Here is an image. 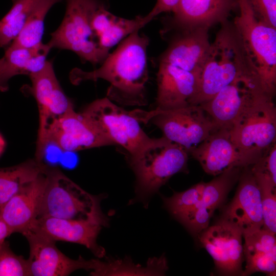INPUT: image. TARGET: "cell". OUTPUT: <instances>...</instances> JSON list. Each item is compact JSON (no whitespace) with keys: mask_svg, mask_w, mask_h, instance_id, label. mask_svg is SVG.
<instances>
[{"mask_svg":"<svg viewBox=\"0 0 276 276\" xmlns=\"http://www.w3.org/2000/svg\"><path fill=\"white\" fill-rule=\"evenodd\" d=\"M51 49L48 43L42 42L31 47L10 44L7 48L0 76L3 92L8 90V81L12 77L19 75L29 77L40 71Z\"/></svg>","mask_w":276,"mask_h":276,"instance_id":"23","label":"cell"},{"mask_svg":"<svg viewBox=\"0 0 276 276\" xmlns=\"http://www.w3.org/2000/svg\"><path fill=\"white\" fill-rule=\"evenodd\" d=\"M3 61H4L3 58L2 57V58H0V76H1V73L2 71V68L3 66ZM0 91H2V86L1 84V81H0Z\"/></svg>","mask_w":276,"mask_h":276,"instance_id":"37","label":"cell"},{"mask_svg":"<svg viewBox=\"0 0 276 276\" xmlns=\"http://www.w3.org/2000/svg\"><path fill=\"white\" fill-rule=\"evenodd\" d=\"M47 181L44 168L35 180L23 187L1 208L0 219L11 234H22L33 226L38 218Z\"/></svg>","mask_w":276,"mask_h":276,"instance_id":"21","label":"cell"},{"mask_svg":"<svg viewBox=\"0 0 276 276\" xmlns=\"http://www.w3.org/2000/svg\"><path fill=\"white\" fill-rule=\"evenodd\" d=\"M168 269L164 254L149 259L147 266L135 264L129 258L116 259L107 258L105 261L94 259L91 275H164Z\"/></svg>","mask_w":276,"mask_h":276,"instance_id":"25","label":"cell"},{"mask_svg":"<svg viewBox=\"0 0 276 276\" xmlns=\"http://www.w3.org/2000/svg\"><path fill=\"white\" fill-rule=\"evenodd\" d=\"M188 152L162 136L152 140L133 155L129 163L136 178L135 197L129 204L141 202L147 208L150 198L174 175L189 173Z\"/></svg>","mask_w":276,"mask_h":276,"instance_id":"3","label":"cell"},{"mask_svg":"<svg viewBox=\"0 0 276 276\" xmlns=\"http://www.w3.org/2000/svg\"><path fill=\"white\" fill-rule=\"evenodd\" d=\"M242 168L228 169L206 182L198 203L176 219L194 237L209 226L214 212L223 203L238 182Z\"/></svg>","mask_w":276,"mask_h":276,"instance_id":"20","label":"cell"},{"mask_svg":"<svg viewBox=\"0 0 276 276\" xmlns=\"http://www.w3.org/2000/svg\"><path fill=\"white\" fill-rule=\"evenodd\" d=\"M45 138L47 145L52 143L69 152L113 145L81 113L76 112L74 107L51 123Z\"/></svg>","mask_w":276,"mask_h":276,"instance_id":"16","label":"cell"},{"mask_svg":"<svg viewBox=\"0 0 276 276\" xmlns=\"http://www.w3.org/2000/svg\"><path fill=\"white\" fill-rule=\"evenodd\" d=\"M221 25L214 41L211 43L200 74L197 91L190 105L205 103L236 79L255 73L233 22L227 20Z\"/></svg>","mask_w":276,"mask_h":276,"instance_id":"2","label":"cell"},{"mask_svg":"<svg viewBox=\"0 0 276 276\" xmlns=\"http://www.w3.org/2000/svg\"><path fill=\"white\" fill-rule=\"evenodd\" d=\"M153 19L149 13L145 16H136L131 19L112 14L106 28L98 36L100 47L109 53V50L113 46L126 36L139 30Z\"/></svg>","mask_w":276,"mask_h":276,"instance_id":"29","label":"cell"},{"mask_svg":"<svg viewBox=\"0 0 276 276\" xmlns=\"http://www.w3.org/2000/svg\"><path fill=\"white\" fill-rule=\"evenodd\" d=\"M139 113V121L151 120L163 136L182 147L189 154L217 129L200 105H190L166 111H141Z\"/></svg>","mask_w":276,"mask_h":276,"instance_id":"7","label":"cell"},{"mask_svg":"<svg viewBox=\"0 0 276 276\" xmlns=\"http://www.w3.org/2000/svg\"><path fill=\"white\" fill-rule=\"evenodd\" d=\"M45 173L47 181L38 218H85L102 195L94 196L86 192L57 167L46 165Z\"/></svg>","mask_w":276,"mask_h":276,"instance_id":"9","label":"cell"},{"mask_svg":"<svg viewBox=\"0 0 276 276\" xmlns=\"http://www.w3.org/2000/svg\"><path fill=\"white\" fill-rule=\"evenodd\" d=\"M11 234L6 224L0 219V248L6 238Z\"/></svg>","mask_w":276,"mask_h":276,"instance_id":"35","label":"cell"},{"mask_svg":"<svg viewBox=\"0 0 276 276\" xmlns=\"http://www.w3.org/2000/svg\"><path fill=\"white\" fill-rule=\"evenodd\" d=\"M66 7L59 27L51 34L48 44L52 48L76 53L83 62L101 64L108 55L103 50L91 28L95 12L106 0H65Z\"/></svg>","mask_w":276,"mask_h":276,"instance_id":"5","label":"cell"},{"mask_svg":"<svg viewBox=\"0 0 276 276\" xmlns=\"http://www.w3.org/2000/svg\"><path fill=\"white\" fill-rule=\"evenodd\" d=\"M136 31L124 39L94 71L73 69L69 78L74 85L87 80H105L110 83L107 96L126 105L146 103V84L148 80L147 48L149 38Z\"/></svg>","mask_w":276,"mask_h":276,"instance_id":"1","label":"cell"},{"mask_svg":"<svg viewBox=\"0 0 276 276\" xmlns=\"http://www.w3.org/2000/svg\"><path fill=\"white\" fill-rule=\"evenodd\" d=\"M208 174L216 176L233 167H244L256 163L242 153L233 142L229 130L216 129L190 153Z\"/></svg>","mask_w":276,"mask_h":276,"instance_id":"18","label":"cell"},{"mask_svg":"<svg viewBox=\"0 0 276 276\" xmlns=\"http://www.w3.org/2000/svg\"><path fill=\"white\" fill-rule=\"evenodd\" d=\"M239 14L233 22L248 60L263 88L276 90V28L260 21L246 0H238Z\"/></svg>","mask_w":276,"mask_h":276,"instance_id":"4","label":"cell"},{"mask_svg":"<svg viewBox=\"0 0 276 276\" xmlns=\"http://www.w3.org/2000/svg\"><path fill=\"white\" fill-rule=\"evenodd\" d=\"M22 235L30 247L27 259L30 276H66L77 270L93 268L94 259L67 257L57 247L55 241L37 231L30 229Z\"/></svg>","mask_w":276,"mask_h":276,"instance_id":"13","label":"cell"},{"mask_svg":"<svg viewBox=\"0 0 276 276\" xmlns=\"http://www.w3.org/2000/svg\"><path fill=\"white\" fill-rule=\"evenodd\" d=\"M6 147V142L0 133V156L3 153Z\"/></svg>","mask_w":276,"mask_h":276,"instance_id":"36","label":"cell"},{"mask_svg":"<svg viewBox=\"0 0 276 276\" xmlns=\"http://www.w3.org/2000/svg\"><path fill=\"white\" fill-rule=\"evenodd\" d=\"M209 29L195 27L160 31L161 35L169 39V43L158 62L200 74L211 44Z\"/></svg>","mask_w":276,"mask_h":276,"instance_id":"15","label":"cell"},{"mask_svg":"<svg viewBox=\"0 0 276 276\" xmlns=\"http://www.w3.org/2000/svg\"><path fill=\"white\" fill-rule=\"evenodd\" d=\"M260 21L276 28V0H246Z\"/></svg>","mask_w":276,"mask_h":276,"instance_id":"33","label":"cell"},{"mask_svg":"<svg viewBox=\"0 0 276 276\" xmlns=\"http://www.w3.org/2000/svg\"><path fill=\"white\" fill-rule=\"evenodd\" d=\"M212 257L217 271L223 275H242L244 261L243 235L240 229L221 219L196 236Z\"/></svg>","mask_w":276,"mask_h":276,"instance_id":"12","label":"cell"},{"mask_svg":"<svg viewBox=\"0 0 276 276\" xmlns=\"http://www.w3.org/2000/svg\"><path fill=\"white\" fill-rule=\"evenodd\" d=\"M238 9V0H179L173 15L166 19L162 31L206 27L228 20Z\"/></svg>","mask_w":276,"mask_h":276,"instance_id":"19","label":"cell"},{"mask_svg":"<svg viewBox=\"0 0 276 276\" xmlns=\"http://www.w3.org/2000/svg\"><path fill=\"white\" fill-rule=\"evenodd\" d=\"M251 171L259 186L262 200L263 227L276 232V177L260 163L250 165Z\"/></svg>","mask_w":276,"mask_h":276,"instance_id":"27","label":"cell"},{"mask_svg":"<svg viewBox=\"0 0 276 276\" xmlns=\"http://www.w3.org/2000/svg\"><path fill=\"white\" fill-rule=\"evenodd\" d=\"M179 0H157L152 10L149 13L154 18L163 12H173Z\"/></svg>","mask_w":276,"mask_h":276,"instance_id":"34","label":"cell"},{"mask_svg":"<svg viewBox=\"0 0 276 276\" xmlns=\"http://www.w3.org/2000/svg\"><path fill=\"white\" fill-rule=\"evenodd\" d=\"M102 195L94 203L85 218L61 219L38 218L30 229L37 231L55 241H62L82 245L98 258L105 255V249L97 243V238L103 226L109 225V218L103 213L100 202Z\"/></svg>","mask_w":276,"mask_h":276,"instance_id":"11","label":"cell"},{"mask_svg":"<svg viewBox=\"0 0 276 276\" xmlns=\"http://www.w3.org/2000/svg\"><path fill=\"white\" fill-rule=\"evenodd\" d=\"M243 237L246 264L242 275H249L257 272L275 275V234L262 227Z\"/></svg>","mask_w":276,"mask_h":276,"instance_id":"24","label":"cell"},{"mask_svg":"<svg viewBox=\"0 0 276 276\" xmlns=\"http://www.w3.org/2000/svg\"><path fill=\"white\" fill-rule=\"evenodd\" d=\"M157 91L154 111H166L190 105L196 94L200 74L168 63L158 62Z\"/></svg>","mask_w":276,"mask_h":276,"instance_id":"22","label":"cell"},{"mask_svg":"<svg viewBox=\"0 0 276 276\" xmlns=\"http://www.w3.org/2000/svg\"><path fill=\"white\" fill-rule=\"evenodd\" d=\"M29 77L31 86L28 89L36 101L38 110V129L35 158L42 161L47 146L45 137L49 126L73 107L74 105L62 89L52 61L47 60L40 71Z\"/></svg>","mask_w":276,"mask_h":276,"instance_id":"10","label":"cell"},{"mask_svg":"<svg viewBox=\"0 0 276 276\" xmlns=\"http://www.w3.org/2000/svg\"><path fill=\"white\" fill-rule=\"evenodd\" d=\"M81 113L113 145L124 148L130 156L152 139L143 131L132 112L113 103L108 97L91 102Z\"/></svg>","mask_w":276,"mask_h":276,"instance_id":"8","label":"cell"},{"mask_svg":"<svg viewBox=\"0 0 276 276\" xmlns=\"http://www.w3.org/2000/svg\"><path fill=\"white\" fill-rule=\"evenodd\" d=\"M206 182H200L168 197L162 196L164 205L176 220L193 208L202 197Z\"/></svg>","mask_w":276,"mask_h":276,"instance_id":"31","label":"cell"},{"mask_svg":"<svg viewBox=\"0 0 276 276\" xmlns=\"http://www.w3.org/2000/svg\"><path fill=\"white\" fill-rule=\"evenodd\" d=\"M232 201L223 209L220 218L237 227L243 237L263 227V217L260 189L250 166L243 167Z\"/></svg>","mask_w":276,"mask_h":276,"instance_id":"17","label":"cell"},{"mask_svg":"<svg viewBox=\"0 0 276 276\" xmlns=\"http://www.w3.org/2000/svg\"><path fill=\"white\" fill-rule=\"evenodd\" d=\"M273 96L263 90L245 106L229 129L238 149L256 162L275 142Z\"/></svg>","mask_w":276,"mask_h":276,"instance_id":"6","label":"cell"},{"mask_svg":"<svg viewBox=\"0 0 276 276\" xmlns=\"http://www.w3.org/2000/svg\"><path fill=\"white\" fill-rule=\"evenodd\" d=\"M62 1L37 0L23 28L11 44L31 47L41 42L45 16L53 6Z\"/></svg>","mask_w":276,"mask_h":276,"instance_id":"28","label":"cell"},{"mask_svg":"<svg viewBox=\"0 0 276 276\" xmlns=\"http://www.w3.org/2000/svg\"><path fill=\"white\" fill-rule=\"evenodd\" d=\"M12 6L0 20V48L18 35L37 0H12Z\"/></svg>","mask_w":276,"mask_h":276,"instance_id":"30","label":"cell"},{"mask_svg":"<svg viewBox=\"0 0 276 276\" xmlns=\"http://www.w3.org/2000/svg\"><path fill=\"white\" fill-rule=\"evenodd\" d=\"M263 90H265L257 75L250 73L236 79L199 105L217 129H229L245 106Z\"/></svg>","mask_w":276,"mask_h":276,"instance_id":"14","label":"cell"},{"mask_svg":"<svg viewBox=\"0 0 276 276\" xmlns=\"http://www.w3.org/2000/svg\"><path fill=\"white\" fill-rule=\"evenodd\" d=\"M0 276H30L27 260L14 253L6 241L0 248Z\"/></svg>","mask_w":276,"mask_h":276,"instance_id":"32","label":"cell"},{"mask_svg":"<svg viewBox=\"0 0 276 276\" xmlns=\"http://www.w3.org/2000/svg\"><path fill=\"white\" fill-rule=\"evenodd\" d=\"M45 164L35 158L18 165L0 168V209L25 186L35 180Z\"/></svg>","mask_w":276,"mask_h":276,"instance_id":"26","label":"cell"}]
</instances>
